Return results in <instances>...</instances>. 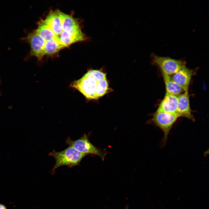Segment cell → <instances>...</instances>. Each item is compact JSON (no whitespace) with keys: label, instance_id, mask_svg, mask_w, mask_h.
I'll use <instances>...</instances> for the list:
<instances>
[{"label":"cell","instance_id":"cell-1","mask_svg":"<svg viewBox=\"0 0 209 209\" xmlns=\"http://www.w3.org/2000/svg\"><path fill=\"white\" fill-rule=\"evenodd\" d=\"M40 20L43 24L44 48L50 53L57 54L74 43L87 39L79 19L73 14L55 10Z\"/></svg>","mask_w":209,"mask_h":209},{"label":"cell","instance_id":"cell-2","mask_svg":"<svg viewBox=\"0 0 209 209\" xmlns=\"http://www.w3.org/2000/svg\"><path fill=\"white\" fill-rule=\"evenodd\" d=\"M71 86L82 93L87 100H97L111 91L106 74L102 70L90 69Z\"/></svg>","mask_w":209,"mask_h":209},{"label":"cell","instance_id":"cell-3","mask_svg":"<svg viewBox=\"0 0 209 209\" xmlns=\"http://www.w3.org/2000/svg\"><path fill=\"white\" fill-rule=\"evenodd\" d=\"M49 156L53 157L55 163L50 172L53 175L56 169L62 166H66L71 168L80 165L82 159L87 154L78 151L71 146L64 150L57 152L53 149L48 154Z\"/></svg>","mask_w":209,"mask_h":209},{"label":"cell","instance_id":"cell-4","mask_svg":"<svg viewBox=\"0 0 209 209\" xmlns=\"http://www.w3.org/2000/svg\"><path fill=\"white\" fill-rule=\"evenodd\" d=\"M151 58L153 65L158 67L162 73L170 75L186 66L185 61L182 59L160 56L154 53H151Z\"/></svg>","mask_w":209,"mask_h":209},{"label":"cell","instance_id":"cell-5","mask_svg":"<svg viewBox=\"0 0 209 209\" xmlns=\"http://www.w3.org/2000/svg\"><path fill=\"white\" fill-rule=\"evenodd\" d=\"M179 117L176 114L157 110L153 114L150 121L163 132L164 143L166 142L171 129Z\"/></svg>","mask_w":209,"mask_h":209},{"label":"cell","instance_id":"cell-6","mask_svg":"<svg viewBox=\"0 0 209 209\" xmlns=\"http://www.w3.org/2000/svg\"><path fill=\"white\" fill-rule=\"evenodd\" d=\"M65 142L69 146L72 147L81 153L87 155L89 154L97 155L103 161L104 159L105 153L92 144L89 140L88 136L85 133L77 140H73L68 137Z\"/></svg>","mask_w":209,"mask_h":209},{"label":"cell","instance_id":"cell-7","mask_svg":"<svg viewBox=\"0 0 209 209\" xmlns=\"http://www.w3.org/2000/svg\"><path fill=\"white\" fill-rule=\"evenodd\" d=\"M195 71L186 66L171 76L172 79L180 85L185 91H188L192 78Z\"/></svg>","mask_w":209,"mask_h":209},{"label":"cell","instance_id":"cell-8","mask_svg":"<svg viewBox=\"0 0 209 209\" xmlns=\"http://www.w3.org/2000/svg\"><path fill=\"white\" fill-rule=\"evenodd\" d=\"M192 112L188 91H185L178 96V114L179 117L194 121L195 119Z\"/></svg>","mask_w":209,"mask_h":209},{"label":"cell","instance_id":"cell-9","mask_svg":"<svg viewBox=\"0 0 209 209\" xmlns=\"http://www.w3.org/2000/svg\"><path fill=\"white\" fill-rule=\"evenodd\" d=\"M178 96L166 93L157 110L178 115Z\"/></svg>","mask_w":209,"mask_h":209},{"label":"cell","instance_id":"cell-10","mask_svg":"<svg viewBox=\"0 0 209 209\" xmlns=\"http://www.w3.org/2000/svg\"><path fill=\"white\" fill-rule=\"evenodd\" d=\"M165 85L166 93L179 96L185 91L183 89L175 82L170 75L162 73Z\"/></svg>","mask_w":209,"mask_h":209},{"label":"cell","instance_id":"cell-11","mask_svg":"<svg viewBox=\"0 0 209 209\" xmlns=\"http://www.w3.org/2000/svg\"><path fill=\"white\" fill-rule=\"evenodd\" d=\"M0 209H7V208L4 205L0 204Z\"/></svg>","mask_w":209,"mask_h":209}]
</instances>
